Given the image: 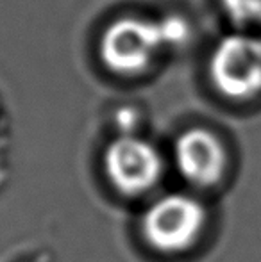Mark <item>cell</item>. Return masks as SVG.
I'll list each match as a JSON object with an SVG mask.
<instances>
[{
  "mask_svg": "<svg viewBox=\"0 0 261 262\" xmlns=\"http://www.w3.org/2000/svg\"><path fill=\"white\" fill-rule=\"evenodd\" d=\"M186 34V24L179 18L122 16L106 27L98 52L108 70L120 75H136L145 72L163 49L185 41Z\"/></svg>",
  "mask_w": 261,
  "mask_h": 262,
  "instance_id": "cell-1",
  "label": "cell"
},
{
  "mask_svg": "<svg viewBox=\"0 0 261 262\" xmlns=\"http://www.w3.org/2000/svg\"><path fill=\"white\" fill-rule=\"evenodd\" d=\"M206 225V209L190 194L174 193L157 198L145 210L142 234L161 253H181L192 248Z\"/></svg>",
  "mask_w": 261,
  "mask_h": 262,
  "instance_id": "cell-2",
  "label": "cell"
},
{
  "mask_svg": "<svg viewBox=\"0 0 261 262\" xmlns=\"http://www.w3.org/2000/svg\"><path fill=\"white\" fill-rule=\"evenodd\" d=\"M209 79L229 100H251L261 93V39L231 34L216 43L209 57Z\"/></svg>",
  "mask_w": 261,
  "mask_h": 262,
  "instance_id": "cell-3",
  "label": "cell"
},
{
  "mask_svg": "<svg viewBox=\"0 0 261 262\" xmlns=\"http://www.w3.org/2000/svg\"><path fill=\"white\" fill-rule=\"evenodd\" d=\"M104 171L116 191L139 196L156 187L163 175V157L156 146L134 136L111 141L104 154Z\"/></svg>",
  "mask_w": 261,
  "mask_h": 262,
  "instance_id": "cell-4",
  "label": "cell"
},
{
  "mask_svg": "<svg viewBox=\"0 0 261 262\" xmlns=\"http://www.w3.org/2000/svg\"><path fill=\"white\" fill-rule=\"evenodd\" d=\"M174 157L181 177L197 187H213L227 168V152L211 130L193 127L175 141Z\"/></svg>",
  "mask_w": 261,
  "mask_h": 262,
  "instance_id": "cell-5",
  "label": "cell"
},
{
  "mask_svg": "<svg viewBox=\"0 0 261 262\" xmlns=\"http://www.w3.org/2000/svg\"><path fill=\"white\" fill-rule=\"evenodd\" d=\"M220 6L238 25H261V0H220Z\"/></svg>",
  "mask_w": 261,
  "mask_h": 262,
  "instance_id": "cell-6",
  "label": "cell"
}]
</instances>
